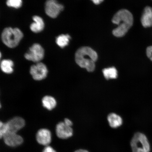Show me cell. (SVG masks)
I'll use <instances>...</instances> for the list:
<instances>
[{
  "instance_id": "cell-15",
  "label": "cell",
  "mask_w": 152,
  "mask_h": 152,
  "mask_svg": "<svg viewBox=\"0 0 152 152\" xmlns=\"http://www.w3.org/2000/svg\"><path fill=\"white\" fill-rule=\"evenodd\" d=\"M42 103L44 107L49 110H52L56 107V101L53 97L45 96L42 99Z\"/></svg>"
},
{
  "instance_id": "cell-24",
  "label": "cell",
  "mask_w": 152,
  "mask_h": 152,
  "mask_svg": "<svg viewBox=\"0 0 152 152\" xmlns=\"http://www.w3.org/2000/svg\"><path fill=\"white\" fill-rule=\"evenodd\" d=\"M75 152H90L86 150L83 149H79L77 150Z\"/></svg>"
},
{
  "instance_id": "cell-20",
  "label": "cell",
  "mask_w": 152,
  "mask_h": 152,
  "mask_svg": "<svg viewBox=\"0 0 152 152\" xmlns=\"http://www.w3.org/2000/svg\"><path fill=\"white\" fill-rule=\"evenodd\" d=\"M146 54L148 58L152 61V45L147 47L146 50Z\"/></svg>"
},
{
  "instance_id": "cell-1",
  "label": "cell",
  "mask_w": 152,
  "mask_h": 152,
  "mask_svg": "<svg viewBox=\"0 0 152 152\" xmlns=\"http://www.w3.org/2000/svg\"><path fill=\"white\" fill-rule=\"evenodd\" d=\"M133 17L130 11L122 9L114 15L112 22L118 26L113 30V35L115 37H123L132 27L133 23Z\"/></svg>"
},
{
  "instance_id": "cell-5",
  "label": "cell",
  "mask_w": 152,
  "mask_h": 152,
  "mask_svg": "<svg viewBox=\"0 0 152 152\" xmlns=\"http://www.w3.org/2000/svg\"><path fill=\"white\" fill-rule=\"evenodd\" d=\"M44 50L39 44H34L25 54V58L28 61L39 62L44 57Z\"/></svg>"
},
{
  "instance_id": "cell-17",
  "label": "cell",
  "mask_w": 152,
  "mask_h": 152,
  "mask_svg": "<svg viewBox=\"0 0 152 152\" xmlns=\"http://www.w3.org/2000/svg\"><path fill=\"white\" fill-rule=\"evenodd\" d=\"M104 77L106 79H115L118 77V72L114 67L104 68L102 70Z\"/></svg>"
},
{
  "instance_id": "cell-11",
  "label": "cell",
  "mask_w": 152,
  "mask_h": 152,
  "mask_svg": "<svg viewBox=\"0 0 152 152\" xmlns=\"http://www.w3.org/2000/svg\"><path fill=\"white\" fill-rule=\"evenodd\" d=\"M7 124L8 132L17 133L24 126L25 121L21 117H16L7 121Z\"/></svg>"
},
{
  "instance_id": "cell-8",
  "label": "cell",
  "mask_w": 152,
  "mask_h": 152,
  "mask_svg": "<svg viewBox=\"0 0 152 152\" xmlns=\"http://www.w3.org/2000/svg\"><path fill=\"white\" fill-rule=\"evenodd\" d=\"M3 138L5 143L10 147H14L20 145L23 142V138L17 133L7 132Z\"/></svg>"
},
{
  "instance_id": "cell-13",
  "label": "cell",
  "mask_w": 152,
  "mask_h": 152,
  "mask_svg": "<svg viewBox=\"0 0 152 152\" xmlns=\"http://www.w3.org/2000/svg\"><path fill=\"white\" fill-rule=\"evenodd\" d=\"M34 22L30 26V29L34 33H38L42 31L45 27V24L43 19L37 16L33 17Z\"/></svg>"
},
{
  "instance_id": "cell-19",
  "label": "cell",
  "mask_w": 152,
  "mask_h": 152,
  "mask_svg": "<svg viewBox=\"0 0 152 152\" xmlns=\"http://www.w3.org/2000/svg\"><path fill=\"white\" fill-rule=\"evenodd\" d=\"M22 0H7V4L9 7L18 9L22 6Z\"/></svg>"
},
{
  "instance_id": "cell-22",
  "label": "cell",
  "mask_w": 152,
  "mask_h": 152,
  "mask_svg": "<svg viewBox=\"0 0 152 152\" xmlns=\"http://www.w3.org/2000/svg\"><path fill=\"white\" fill-rule=\"evenodd\" d=\"M64 122L65 124L68 126H72L73 125V123L70 119L68 118H65L64 120Z\"/></svg>"
},
{
  "instance_id": "cell-12",
  "label": "cell",
  "mask_w": 152,
  "mask_h": 152,
  "mask_svg": "<svg viewBox=\"0 0 152 152\" xmlns=\"http://www.w3.org/2000/svg\"><path fill=\"white\" fill-rule=\"evenodd\" d=\"M141 22L144 27L147 28L152 26V7H145L141 18Z\"/></svg>"
},
{
  "instance_id": "cell-10",
  "label": "cell",
  "mask_w": 152,
  "mask_h": 152,
  "mask_svg": "<svg viewBox=\"0 0 152 152\" xmlns=\"http://www.w3.org/2000/svg\"><path fill=\"white\" fill-rule=\"evenodd\" d=\"M36 139L39 144L48 146L52 141V134L48 129H41L38 131L36 135Z\"/></svg>"
},
{
  "instance_id": "cell-23",
  "label": "cell",
  "mask_w": 152,
  "mask_h": 152,
  "mask_svg": "<svg viewBox=\"0 0 152 152\" xmlns=\"http://www.w3.org/2000/svg\"><path fill=\"white\" fill-rule=\"evenodd\" d=\"M95 4L98 5L102 3L104 0H91Z\"/></svg>"
},
{
  "instance_id": "cell-16",
  "label": "cell",
  "mask_w": 152,
  "mask_h": 152,
  "mask_svg": "<svg viewBox=\"0 0 152 152\" xmlns=\"http://www.w3.org/2000/svg\"><path fill=\"white\" fill-rule=\"evenodd\" d=\"M14 62L10 60H3L1 64V71L6 74H11L14 71Z\"/></svg>"
},
{
  "instance_id": "cell-4",
  "label": "cell",
  "mask_w": 152,
  "mask_h": 152,
  "mask_svg": "<svg viewBox=\"0 0 152 152\" xmlns=\"http://www.w3.org/2000/svg\"><path fill=\"white\" fill-rule=\"evenodd\" d=\"M132 152H150L151 147L148 138L143 134L137 132L130 142Z\"/></svg>"
},
{
  "instance_id": "cell-2",
  "label": "cell",
  "mask_w": 152,
  "mask_h": 152,
  "mask_svg": "<svg viewBox=\"0 0 152 152\" xmlns=\"http://www.w3.org/2000/svg\"><path fill=\"white\" fill-rule=\"evenodd\" d=\"M97 53L91 48L82 47L76 52L75 61L80 67L85 68L87 71L93 72L96 67L95 62L98 60Z\"/></svg>"
},
{
  "instance_id": "cell-6",
  "label": "cell",
  "mask_w": 152,
  "mask_h": 152,
  "mask_svg": "<svg viewBox=\"0 0 152 152\" xmlns=\"http://www.w3.org/2000/svg\"><path fill=\"white\" fill-rule=\"evenodd\" d=\"M30 73L34 80L40 81L47 77L48 70L45 64L39 62L31 66Z\"/></svg>"
},
{
  "instance_id": "cell-14",
  "label": "cell",
  "mask_w": 152,
  "mask_h": 152,
  "mask_svg": "<svg viewBox=\"0 0 152 152\" xmlns=\"http://www.w3.org/2000/svg\"><path fill=\"white\" fill-rule=\"evenodd\" d=\"M107 120L110 127L114 129L121 126L123 123L121 118L115 113L110 114L107 117Z\"/></svg>"
},
{
  "instance_id": "cell-18",
  "label": "cell",
  "mask_w": 152,
  "mask_h": 152,
  "mask_svg": "<svg viewBox=\"0 0 152 152\" xmlns=\"http://www.w3.org/2000/svg\"><path fill=\"white\" fill-rule=\"evenodd\" d=\"M70 39L71 37L68 34H62L56 38V43L59 46L63 48L68 45Z\"/></svg>"
},
{
  "instance_id": "cell-9",
  "label": "cell",
  "mask_w": 152,
  "mask_h": 152,
  "mask_svg": "<svg viewBox=\"0 0 152 152\" xmlns=\"http://www.w3.org/2000/svg\"><path fill=\"white\" fill-rule=\"evenodd\" d=\"M73 130L71 126H68L64 122H60L57 124L56 132L59 138L66 139L73 136Z\"/></svg>"
},
{
  "instance_id": "cell-7",
  "label": "cell",
  "mask_w": 152,
  "mask_h": 152,
  "mask_svg": "<svg viewBox=\"0 0 152 152\" xmlns=\"http://www.w3.org/2000/svg\"><path fill=\"white\" fill-rule=\"evenodd\" d=\"M64 9L63 5L59 4L56 0H47L45 2V12L51 18H57Z\"/></svg>"
},
{
  "instance_id": "cell-21",
  "label": "cell",
  "mask_w": 152,
  "mask_h": 152,
  "mask_svg": "<svg viewBox=\"0 0 152 152\" xmlns=\"http://www.w3.org/2000/svg\"><path fill=\"white\" fill-rule=\"evenodd\" d=\"M42 152H57L53 148L50 146L48 145L43 149Z\"/></svg>"
},
{
  "instance_id": "cell-3",
  "label": "cell",
  "mask_w": 152,
  "mask_h": 152,
  "mask_svg": "<svg viewBox=\"0 0 152 152\" xmlns=\"http://www.w3.org/2000/svg\"><path fill=\"white\" fill-rule=\"evenodd\" d=\"M23 37V34L19 28H7L3 30L1 39L7 46L13 48L18 45Z\"/></svg>"
}]
</instances>
